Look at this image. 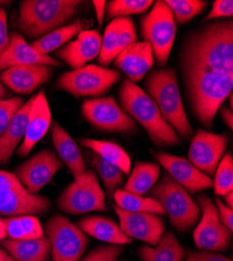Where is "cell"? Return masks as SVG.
Wrapping results in <instances>:
<instances>
[{
  "instance_id": "1",
  "label": "cell",
  "mask_w": 233,
  "mask_h": 261,
  "mask_svg": "<svg viewBox=\"0 0 233 261\" xmlns=\"http://www.w3.org/2000/svg\"><path fill=\"white\" fill-rule=\"evenodd\" d=\"M181 68L233 73V22L220 20L189 34L181 50Z\"/></svg>"
},
{
  "instance_id": "2",
  "label": "cell",
  "mask_w": 233,
  "mask_h": 261,
  "mask_svg": "<svg viewBox=\"0 0 233 261\" xmlns=\"http://www.w3.org/2000/svg\"><path fill=\"white\" fill-rule=\"evenodd\" d=\"M183 75L194 113L204 126L211 127L219 108L232 93L233 73L188 70Z\"/></svg>"
},
{
  "instance_id": "3",
  "label": "cell",
  "mask_w": 233,
  "mask_h": 261,
  "mask_svg": "<svg viewBox=\"0 0 233 261\" xmlns=\"http://www.w3.org/2000/svg\"><path fill=\"white\" fill-rule=\"evenodd\" d=\"M119 101L122 110L143 126L154 144L174 146L181 143L179 135L163 119L154 100L135 83L130 80L122 82Z\"/></svg>"
},
{
  "instance_id": "4",
  "label": "cell",
  "mask_w": 233,
  "mask_h": 261,
  "mask_svg": "<svg viewBox=\"0 0 233 261\" xmlns=\"http://www.w3.org/2000/svg\"><path fill=\"white\" fill-rule=\"evenodd\" d=\"M145 87L146 94L157 105L163 119L177 130L180 137H192L193 128L184 110L175 70L162 68L152 71L147 75Z\"/></svg>"
},
{
  "instance_id": "5",
  "label": "cell",
  "mask_w": 233,
  "mask_h": 261,
  "mask_svg": "<svg viewBox=\"0 0 233 261\" xmlns=\"http://www.w3.org/2000/svg\"><path fill=\"white\" fill-rule=\"evenodd\" d=\"M83 2L24 0L20 4L17 27L30 37H43L68 22Z\"/></svg>"
},
{
  "instance_id": "6",
  "label": "cell",
  "mask_w": 233,
  "mask_h": 261,
  "mask_svg": "<svg viewBox=\"0 0 233 261\" xmlns=\"http://www.w3.org/2000/svg\"><path fill=\"white\" fill-rule=\"evenodd\" d=\"M151 195L168 214L172 225L180 232L192 228L199 220L201 210L188 192L167 173L153 186Z\"/></svg>"
},
{
  "instance_id": "7",
  "label": "cell",
  "mask_w": 233,
  "mask_h": 261,
  "mask_svg": "<svg viewBox=\"0 0 233 261\" xmlns=\"http://www.w3.org/2000/svg\"><path fill=\"white\" fill-rule=\"evenodd\" d=\"M176 31L174 15L165 2L154 3L152 10L140 20L143 41L152 46L159 66H164L171 55Z\"/></svg>"
},
{
  "instance_id": "8",
  "label": "cell",
  "mask_w": 233,
  "mask_h": 261,
  "mask_svg": "<svg viewBox=\"0 0 233 261\" xmlns=\"http://www.w3.org/2000/svg\"><path fill=\"white\" fill-rule=\"evenodd\" d=\"M120 76L117 70L92 64L63 73L57 86L75 97H95L107 93Z\"/></svg>"
},
{
  "instance_id": "9",
  "label": "cell",
  "mask_w": 233,
  "mask_h": 261,
  "mask_svg": "<svg viewBox=\"0 0 233 261\" xmlns=\"http://www.w3.org/2000/svg\"><path fill=\"white\" fill-rule=\"evenodd\" d=\"M105 199L106 194L98 183L96 173L86 170L62 192L58 204L63 212L76 215L91 211H105Z\"/></svg>"
},
{
  "instance_id": "10",
  "label": "cell",
  "mask_w": 233,
  "mask_h": 261,
  "mask_svg": "<svg viewBox=\"0 0 233 261\" xmlns=\"http://www.w3.org/2000/svg\"><path fill=\"white\" fill-rule=\"evenodd\" d=\"M53 261H80L88 245V237L67 217L55 215L45 226Z\"/></svg>"
},
{
  "instance_id": "11",
  "label": "cell",
  "mask_w": 233,
  "mask_h": 261,
  "mask_svg": "<svg viewBox=\"0 0 233 261\" xmlns=\"http://www.w3.org/2000/svg\"><path fill=\"white\" fill-rule=\"evenodd\" d=\"M83 116L94 127L106 132H131L136 121L126 114L112 96L84 100Z\"/></svg>"
},
{
  "instance_id": "12",
  "label": "cell",
  "mask_w": 233,
  "mask_h": 261,
  "mask_svg": "<svg viewBox=\"0 0 233 261\" xmlns=\"http://www.w3.org/2000/svg\"><path fill=\"white\" fill-rule=\"evenodd\" d=\"M202 219L194 232L196 246L206 251H223L228 248L231 231L225 227L219 217L216 205L206 194L198 197Z\"/></svg>"
},
{
  "instance_id": "13",
  "label": "cell",
  "mask_w": 233,
  "mask_h": 261,
  "mask_svg": "<svg viewBox=\"0 0 233 261\" xmlns=\"http://www.w3.org/2000/svg\"><path fill=\"white\" fill-rule=\"evenodd\" d=\"M227 143L226 134H214L200 128L190 143L188 161L208 177L214 176Z\"/></svg>"
},
{
  "instance_id": "14",
  "label": "cell",
  "mask_w": 233,
  "mask_h": 261,
  "mask_svg": "<svg viewBox=\"0 0 233 261\" xmlns=\"http://www.w3.org/2000/svg\"><path fill=\"white\" fill-rule=\"evenodd\" d=\"M62 167L63 163L54 151L45 149L16 168L14 175L28 191L37 194Z\"/></svg>"
},
{
  "instance_id": "15",
  "label": "cell",
  "mask_w": 233,
  "mask_h": 261,
  "mask_svg": "<svg viewBox=\"0 0 233 261\" xmlns=\"http://www.w3.org/2000/svg\"><path fill=\"white\" fill-rule=\"evenodd\" d=\"M123 234L146 244L156 246L164 231V221L159 214L151 212H132L113 206Z\"/></svg>"
},
{
  "instance_id": "16",
  "label": "cell",
  "mask_w": 233,
  "mask_h": 261,
  "mask_svg": "<svg viewBox=\"0 0 233 261\" xmlns=\"http://www.w3.org/2000/svg\"><path fill=\"white\" fill-rule=\"evenodd\" d=\"M50 205L48 199L31 193L20 182L0 188V215L39 214L47 211Z\"/></svg>"
},
{
  "instance_id": "17",
  "label": "cell",
  "mask_w": 233,
  "mask_h": 261,
  "mask_svg": "<svg viewBox=\"0 0 233 261\" xmlns=\"http://www.w3.org/2000/svg\"><path fill=\"white\" fill-rule=\"evenodd\" d=\"M156 160L166 169L168 176L180 184L186 191L196 193L214 186V181L199 170L188 160L164 151L154 154Z\"/></svg>"
},
{
  "instance_id": "18",
  "label": "cell",
  "mask_w": 233,
  "mask_h": 261,
  "mask_svg": "<svg viewBox=\"0 0 233 261\" xmlns=\"http://www.w3.org/2000/svg\"><path fill=\"white\" fill-rule=\"evenodd\" d=\"M51 123V112L44 91H40L34 96L23 141L17 149L20 157H25L34 146L42 139L48 130Z\"/></svg>"
},
{
  "instance_id": "19",
  "label": "cell",
  "mask_w": 233,
  "mask_h": 261,
  "mask_svg": "<svg viewBox=\"0 0 233 261\" xmlns=\"http://www.w3.org/2000/svg\"><path fill=\"white\" fill-rule=\"evenodd\" d=\"M20 65H45L60 66L61 63L49 56H43L28 44L18 33H11L10 43L6 49L0 51V70H6Z\"/></svg>"
},
{
  "instance_id": "20",
  "label": "cell",
  "mask_w": 233,
  "mask_h": 261,
  "mask_svg": "<svg viewBox=\"0 0 233 261\" xmlns=\"http://www.w3.org/2000/svg\"><path fill=\"white\" fill-rule=\"evenodd\" d=\"M51 74V66L20 65L4 70L0 73V80L16 93L28 94L47 82Z\"/></svg>"
},
{
  "instance_id": "21",
  "label": "cell",
  "mask_w": 233,
  "mask_h": 261,
  "mask_svg": "<svg viewBox=\"0 0 233 261\" xmlns=\"http://www.w3.org/2000/svg\"><path fill=\"white\" fill-rule=\"evenodd\" d=\"M101 46V37L97 31L81 32L76 39L57 51V57L66 62L74 70L86 66V64L98 57Z\"/></svg>"
},
{
  "instance_id": "22",
  "label": "cell",
  "mask_w": 233,
  "mask_h": 261,
  "mask_svg": "<svg viewBox=\"0 0 233 261\" xmlns=\"http://www.w3.org/2000/svg\"><path fill=\"white\" fill-rule=\"evenodd\" d=\"M115 66L121 69L131 82L140 81L154 65V54L149 43L135 42L115 57Z\"/></svg>"
},
{
  "instance_id": "23",
  "label": "cell",
  "mask_w": 233,
  "mask_h": 261,
  "mask_svg": "<svg viewBox=\"0 0 233 261\" xmlns=\"http://www.w3.org/2000/svg\"><path fill=\"white\" fill-rule=\"evenodd\" d=\"M51 133L54 145L61 160L67 165L74 179L79 178L86 171V167H85L84 159L76 143L66 130L57 122L51 123Z\"/></svg>"
},
{
  "instance_id": "24",
  "label": "cell",
  "mask_w": 233,
  "mask_h": 261,
  "mask_svg": "<svg viewBox=\"0 0 233 261\" xmlns=\"http://www.w3.org/2000/svg\"><path fill=\"white\" fill-rule=\"evenodd\" d=\"M79 228L96 239L110 245H126L132 243V238L122 233L119 226L112 220L102 216H88L81 220Z\"/></svg>"
},
{
  "instance_id": "25",
  "label": "cell",
  "mask_w": 233,
  "mask_h": 261,
  "mask_svg": "<svg viewBox=\"0 0 233 261\" xmlns=\"http://www.w3.org/2000/svg\"><path fill=\"white\" fill-rule=\"evenodd\" d=\"M33 101L34 96L23 103L13 117L6 132L0 136V164H5L11 159L18 143L23 139Z\"/></svg>"
},
{
  "instance_id": "26",
  "label": "cell",
  "mask_w": 233,
  "mask_h": 261,
  "mask_svg": "<svg viewBox=\"0 0 233 261\" xmlns=\"http://www.w3.org/2000/svg\"><path fill=\"white\" fill-rule=\"evenodd\" d=\"M92 25L91 20L86 19H76L73 22L61 27L43 37L39 38L30 44L35 50L43 56H48L49 53L55 49L64 45L69 40H71L74 36L79 35L81 32L86 31V29Z\"/></svg>"
},
{
  "instance_id": "27",
  "label": "cell",
  "mask_w": 233,
  "mask_h": 261,
  "mask_svg": "<svg viewBox=\"0 0 233 261\" xmlns=\"http://www.w3.org/2000/svg\"><path fill=\"white\" fill-rule=\"evenodd\" d=\"M2 246L16 261H46L50 252V244L45 236L23 241L4 239Z\"/></svg>"
},
{
  "instance_id": "28",
  "label": "cell",
  "mask_w": 233,
  "mask_h": 261,
  "mask_svg": "<svg viewBox=\"0 0 233 261\" xmlns=\"http://www.w3.org/2000/svg\"><path fill=\"white\" fill-rule=\"evenodd\" d=\"M138 254L143 261H183L185 251L174 233L168 231L155 247L142 246Z\"/></svg>"
},
{
  "instance_id": "29",
  "label": "cell",
  "mask_w": 233,
  "mask_h": 261,
  "mask_svg": "<svg viewBox=\"0 0 233 261\" xmlns=\"http://www.w3.org/2000/svg\"><path fill=\"white\" fill-rule=\"evenodd\" d=\"M81 144L90 148L95 154L117 166L123 173H129L131 170V159L128 153L118 144L90 138H82Z\"/></svg>"
},
{
  "instance_id": "30",
  "label": "cell",
  "mask_w": 233,
  "mask_h": 261,
  "mask_svg": "<svg viewBox=\"0 0 233 261\" xmlns=\"http://www.w3.org/2000/svg\"><path fill=\"white\" fill-rule=\"evenodd\" d=\"M159 176L160 167L158 164L152 162H137L123 190L142 195L157 183Z\"/></svg>"
},
{
  "instance_id": "31",
  "label": "cell",
  "mask_w": 233,
  "mask_h": 261,
  "mask_svg": "<svg viewBox=\"0 0 233 261\" xmlns=\"http://www.w3.org/2000/svg\"><path fill=\"white\" fill-rule=\"evenodd\" d=\"M9 239L23 241L44 236V231L39 220L34 215L12 216L4 220Z\"/></svg>"
},
{
  "instance_id": "32",
  "label": "cell",
  "mask_w": 233,
  "mask_h": 261,
  "mask_svg": "<svg viewBox=\"0 0 233 261\" xmlns=\"http://www.w3.org/2000/svg\"><path fill=\"white\" fill-rule=\"evenodd\" d=\"M115 205L122 210L132 212H151L165 214L163 207L153 198L130 193L123 189H117L113 195Z\"/></svg>"
},
{
  "instance_id": "33",
  "label": "cell",
  "mask_w": 233,
  "mask_h": 261,
  "mask_svg": "<svg viewBox=\"0 0 233 261\" xmlns=\"http://www.w3.org/2000/svg\"><path fill=\"white\" fill-rule=\"evenodd\" d=\"M90 163L98 172L105 185L108 198L113 199V195L123 183V172L114 164L103 160L94 151L90 154Z\"/></svg>"
},
{
  "instance_id": "34",
  "label": "cell",
  "mask_w": 233,
  "mask_h": 261,
  "mask_svg": "<svg viewBox=\"0 0 233 261\" xmlns=\"http://www.w3.org/2000/svg\"><path fill=\"white\" fill-rule=\"evenodd\" d=\"M121 17L113 19L105 30L101 38V46L98 55V63L102 66H108L116 57V46L120 29Z\"/></svg>"
},
{
  "instance_id": "35",
  "label": "cell",
  "mask_w": 233,
  "mask_h": 261,
  "mask_svg": "<svg viewBox=\"0 0 233 261\" xmlns=\"http://www.w3.org/2000/svg\"><path fill=\"white\" fill-rule=\"evenodd\" d=\"M165 4L171 9L175 21L181 24L201 14L207 6V2L201 0H166Z\"/></svg>"
},
{
  "instance_id": "36",
  "label": "cell",
  "mask_w": 233,
  "mask_h": 261,
  "mask_svg": "<svg viewBox=\"0 0 233 261\" xmlns=\"http://www.w3.org/2000/svg\"><path fill=\"white\" fill-rule=\"evenodd\" d=\"M151 0H112L106 7L108 19L120 18L132 14H141L149 10Z\"/></svg>"
},
{
  "instance_id": "37",
  "label": "cell",
  "mask_w": 233,
  "mask_h": 261,
  "mask_svg": "<svg viewBox=\"0 0 233 261\" xmlns=\"http://www.w3.org/2000/svg\"><path fill=\"white\" fill-rule=\"evenodd\" d=\"M213 181L217 195H225L233 190V158L231 153L225 154L221 159Z\"/></svg>"
},
{
  "instance_id": "38",
  "label": "cell",
  "mask_w": 233,
  "mask_h": 261,
  "mask_svg": "<svg viewBox=\"0 0 233 261\" xmlns=\"http://www.w3.org/2000/svg\"><path fill=\"white\" fill-rule=\"evenodd\" d=\"M23 103V98L19 96L0 99V136L6 132L13 117Z\"/></svg>"
},
{
  "instance_id": "39",
  "label": "cell",
  "mask_w": 233,
  "mask_h": 261,
  "mask_svg": "<svg viewBox=\"0 0 233 261\" xmlns=\"http://www.w3.org/2000/svg\"><path fill=\"white\" fill-rule=\"evenodd\" d=\"M137 42L136 28L133 20L130 17H121L120 29L118 33L117 46H116V56L125 47Z\"/></svg>"
},
{
  "instance_id": "40",
  "label": "cell",
  "mask_w": 233,
  "mask_h": 261,
  "mask_svg": "<svg viewBox=\"0 0 233 261\" xmlns=\"http://www.w3.org/2000/svg\"><path fill=\"white\" fill-rule=\"evenodd\" d=\"M123 250V246L109 245L98 247L91 251L86 257L81 261H117Z\"/></svg>"
},
{
  "instance_id": "41",
  "label": "cell",
  "mask_w": 233,
  "mask_h": 261,
  "mask_svg": "<svg viewBox=\"0 0 233 261\" xmlns=\"http://www.w3.org/2000/svg\"><path fill=\"white\" fill-rule=\"evenodd\" d=\"M233 15V2L231 0H216L213 9L207 15L205 20H214L218 18H227Z\"/></svg>"
},
{
  "instance_id": "42",
  "label": "cell",
  "mask_w": 233,
  "mask_h": 261,
  "mask_svg": "<svg viewBox=\"0 0 233 261\" xmlns=\"http://www.w3.org/2000/svg\"><path fill=\"white\" fill-rule=\"evenodd\" d=\"M217 204V210L219 213V217L221 223L227 227L231 232L233 230V210L229 207H227L223 201H221L219 198L216 199Z\"/></svg>"
},
{
  "instance_id": "43",
  "label": "cell",
  "mask_w": 233,
  "mask_h": 261,
  "mask_svg": "<svg viewBox=\"0 0 233 261\" xmlns=\"http://www.w3.org/2000/svg\"><path fill=\"white\" fill-rule=\"evenodd\" d=\"M185 261H232L231 259L210 251H201L196 253H190Z\"/></svg>"
},
{
  "instance_id": "44",
  "label": "cell",
  "mask_w": 233,
  "mask_h": 261,
  "mask_svg": "<svg viewBox=\"0 0 233 261\" xmlns=\"http://www.w3.org/2000/svg\"><path fill=\"white\" fill-rule=\"evenodd\" d=\"M10 43V35L8 33V20L5 9H0V51L6 49Z\"/></svg>"
},
{
  "instance_id": "45",
  "label": "cell",
  "mask_w": 233,
  "mask_h": 261,
  "mask_svg": "<svg viewBox=\"0 0 233 261\" xmlns=\"http://www.w3.org/2000/svg\"><path fill=\"white\" fill-rule=\"evenodd\" d=\"M92 4H93V7H94V10H95L98 25L101 27L102 20H103V15H105V12H106V7H107V3L103 2V0H94Z\"/></svg>"
},
{
  "instance_id": "46",
  "label": "cell",
  "mask_w": 233,
  "mask_h": 261,
  "mask_svg": "<svg viewBox=\"0 0 233 261\" xmlns=\"http://www.w3.org/2000/svg\"><path fill=\"white\" fill-rule=\"evenodd\" d=\"M221 114H222V117L225 121V123L229 126V128H232L233 127V115H232V111L229 110V109L227 108H222L221 110Z\"/></svg>"
},
{
  "instance_id": "47",
  "label": "cell",
  "mask_w": 233,
  "mask_h": 261,
  "mask_svg": "<svg viewBox=\"0 0 233 261\" xmlns=\"http://www.w3.org/2000/svg\"><path fill=\"white\" fill-rule=\"evenodd\" d=\"M224 197V204L227 206V207H229V208H233V193H232V191H230V192H228L227 194H225V195H223Z\"/></svg>"
},
{
  "instance_id": "48",
  "label": "cell",
  "mask_w": 233,
  "mask_h": 261,
  "mask_svg": "<svg viewBox=\"0 0 233 261\" xmlns=\"http://www.w3.org/2000/svg\"><path fill=\"white\" fill-rule=\"evenodd\" d=\"M0 261H16L7 251L0 248Z\"/></svg>"
},
{
  "instance_id": "49",
  "label": "cell",
  "mask_w": 233,
  "mask_h": 261,
  "mask_svg": "<svg viewBox=\"0 0 233 261\" xmlns=\"http://www.w3.org/2000/svg\"><path fill=\"white\" fill-rule=\"evenodd\" d=\"M7 230H6V225L5 221L3 219H0V241H4L7 237Z\"/></svg>"
},
{
  "instance_id": "50",
  "label": "cell",
  "mask_w": 233,
  "mask_h": 261,
  "mask_svg": "<svg viewBox=\"0 0 233 261\" xmlns=\"http://www.w3.org/2000/svg\"><path fill=\"white\" fill-rule=\"evenodd\" d=\"M8 94L9 93H8L7 89L2 85V83H0V99H4L6 96H8Z\"/></svg>"
},
{
  "instance_id": "51",
  "label": "cell",
  "mask_w": 233,
  "mask_h": 261,
  "mask_svg": "<svg viewBox=\"0 0 233 261\" xmlns=\"http://www.w3.org/2000/svg\"><path fill=\"white\" fill-rule=\"evenodd\" d=\"M228 97H229V103H230V107L232 108V93H230Z\"/></svg>"
}]
</instances>
